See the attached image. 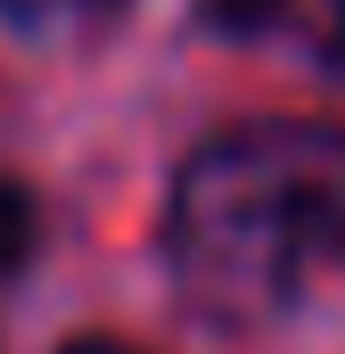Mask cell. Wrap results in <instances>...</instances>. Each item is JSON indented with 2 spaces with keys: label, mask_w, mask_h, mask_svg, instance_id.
Instances as JSON below:
<instances>
[{
  "label": "cell",
  "mask_w": 345,
  "mask_h": 354,
  "mask_svg": "<svg viewBox=\"0 0 345 354\" xmlns=\"http://www.w3.org/2000/svg\"><path fill=\"white\" fill-rule=\"evenodd\" d=\"M181 248L222 272H288L296 256H345V132L255 124L206 149L181 181Z\"/></svg>",
  "instance_id": "cell-1"
},
{
  "label": "cell",
  "mask_w": 345,
  "mask_h": 354,
  "mask_svg": "<svg viewBox=\"0 0 345 354\" xmlns=\"http://www.w3.org/2000/svg\"><path fill=\"white\" fill-rule=\"evenodd\" d=\"M33 231H41V214H33V198H25V181L0 174V280L33 256Z\"/></svg>",
  "instance_id": "cell-2"
},
{
  "label": "cell",
  "mask_w": 345,
  "mask_h": 354,
  "mask_svg": "<svg viewBox=\"0 0 345 354\" xmlns=\"http://www.w3.org/2000/svg\"><path fill=\"white\" fill-rule=\"evenodd\" d=\"M279 17H288V0H206L214 33H271Z\"/></svg>",
  "instance_id": "cell-3"
},
{
  "label": "cell",
  "mask_w": 345,
  "mask_h": 354,
  "mask_svg": "<svg viewBox=\"0 0 345 354\" xmlns=\"http://www.w3.org/2000/svg\"><path fill=\"white\" fill-rule=\"evenodd\" d=\"M313 50L329 75H345V0H313Z\"/></svg>",
  "instance_id": "cell-4"
},
{
  "label": "cell",
  "mask_w": 345,
  "mask_h": 354,
  "mask_svg": "<svg viewBox=\"0 0 345 354\" xmlns=\"http://www.w3.org/2000/svg\"><path fill=\"white\" fill-rule=\"evenodd\" d=\"M58 354H140V346H124V338H75V346H58Z\"/></svg>",
  "instance_id": "cell-5"
}]
</instances>
